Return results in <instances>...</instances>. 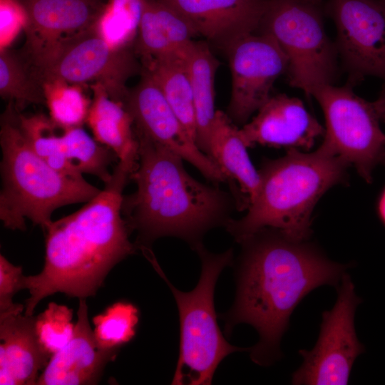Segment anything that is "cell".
Here are the masks:
<instances>
[{"mask_svg":"<svg viewBox=\"0 0 385 385\" xmlns=\"http://www.w3.org/2000/svg\"><path fill=\"white\" fill-rule=\"evenodd\" d=\"M240 244L235 299L221 316L225 332L230 335L240 323L254 327L260 339L250 348V358L269 366L282 354L280 341L298 304L320 286L337 287L348 265L331 261L312 243L293 240L272 228H263Z\"/></svg>","mask_w":385,"mask_h":385,"instance_id":"1","label":"cell"},{"mask_svg":"<svg viewBox=\"0 0 385 385\" xmlns=\"http://www.w3.org/2000/svg\"><path fill=\"white\" fill-rule=\"evenodd\" d=\"M136 166L119 160L96 197L48 226L43 267L37 274L24 277L30 293L25 314L33 315L41 299L56 292L79 299L94 296L112 268L135 253L121 205Z\"/></svg>","mask_w":385,"mask_h":385,"instance_id":"2","label":"cell"},{"mask_svg":"<svg viewBox=\"0 0 385 385\" xmlns=\"http://www.w3.org/2000/svg\"><path fill=\"white\" fill-rule=\"evenodd\" d=\"M138 160L130 180L136 184L131 194L123 195V216L130 232L137 234L138 250L151 249L163 237H175L195 250L205 235L225 227L237 209L230 191L202 183L185 169L183 159L135 132Z\"/></svg>","mask_w":385,"mask_h":385,"instance_id":"3","label":"cell"},{"mask_svg":"<svg viewBox=\"0 0 385 385\" xmlns=\"http://www.w3.org/2000/svg\"><path fill=\"white\" fill-rule=\"evenodd\" d=\"M349 165L320 148L312 153L290 148L282 158L265 160L257 195L243 217L228 221L226 230L239 243L263 228L307 241L315 205L330 188L346 181Z\"/></svg>","mask_w":385,"mask_h":385,"instance_id":"4","label":"cell"},{"mask_svg":"<svg viewBox=\"0 0 385 385\" xmlns=\"http://www.w3.org/2000/svg\"><path fill=\"white\" fill-rule=\"evenodd\" d=\"M0 219L5 227L24 231L26 220L45 232L58 207L87 202L101 190L84 178L66 175L43 160L21 131L17 111L8 106L1 116Z\"/></svg>","mask_w":385,"mask_h":385,"instance_id":"5","label":"cell"},{"mask_svg":"<svg viewBox=\"0 0 385 385\" xmlns=\"http://www.w3.org/2000/svg\"><path fill=\"white\" fill-rule=\"evenodd\" d=\"M195 251L201 260V274L190 292L178 289L168 279L152 250L143 255L170 287L180 321L179 356L171 384L208 385L220 362L236 351L250 348L233 346L223 336L217 321L214 292L218 277L233 262V250L215 254L200 245Z\"/></svg>","mask_w":385,"mask_h":385,"instance_id":"6","label":"cell"},{"mask_svg":"<svg viewBox=\"0 0 385 385\" xmlns=\"http://www.w3.org/2000/svg\"><path fill=\"white\" fill-rule=\"evenodd\" d=\"M349 83L327 84L315 88L313 96L325 118L320 148L353 165L366 182L372 181L374 168L385 161V85L374 101L357 96Z\"/></svg>","mask_w":385,"mask_h":385,"instance_id":"7","label":"cell"},{"mask_svg":"<svg viewBox=\"0 0 385 385\" xmlns=\"http://www.w3.org/2000/svg\"><path fill=\"white\" fill-rule=\"evenodd\" d=\"M259 31L271 35L287 56L289 86L309 97L317 87L334 84L338 53L316 4L270 0Z\"/></svg>","mask_w":385,"mask_h":385,"instance_id":"8","label":"cell"},{"mask_svg":"<svg viewBox=\"0 0 385 385\" xmlns=\"http://www.w3.org/2000/svg\"><path fill=\"white\" fill-rule=\"evenodd\" d=\"M40 80L58 78L70 83L101 84L109 96L123 103L130 78L141 73L133 47L114 48L93 26L62 39L32 67Z\"/></svg>","mask_w":385,"mask_h":385,"instance_id":"9","label":"cell"},{"mask_svg":"<svg viewBox=\"0 0 385 385\" xmlns=\"http://www.w3.org/2000/svg\"><path fill=\"white\" fill-rule=\"evenodd\" d=\"M337 290L334 307L322 313L315 346L309 351H299L303 362L292 374V384H348L354 361L365 351L354 328L355 311L361 300L356 296L354 285L346 272Z\"/></svg>","mask_w":385,"mask_h":385,"instance_id":"10","label":"cell"},{"mask_svg":"<svg viewBox=\"0 0 385 385\" xmlns=\"http://www.w3.org/2000/svg\"><path fill=\"white\" fill-rule=\"evenodd\" d=\"M225 52L231 73L226 113L242 127L272 96L274 82L287 73L288 60L275 39L261 31L236 40Z\"/></svg>","mask_w":385,"mask_h":385,"instance_id":"11","label":"cell"},{"mask_svg":"<svg viewBox=\"0 0 385 385\" xmlns=\"http://www.w3.org/2000/svg\"><path fill=\"white\" fill-rule=\"evenodd\" d=\"M337 29V53L354 86L366 76L385 85V1L329 0Z\"/></svg>","mask_w":385,"mask_h":385,"instance_id":"12","label":"cell"},{"mask_svg":"<svg viewBox=\"0 0 385 385\" xmlns=\"http://www.w3.org/2000/svg\"><path fill=\"white\" fill-rule=\"evenodd\" d=\"M19 127L34 151L51 167L73 178L87 173L104 184L112 177L109 168L115 153L79 127H62L43 113L17 112Z\"/></svg>","mask_w":385,"mask_h":385,"instance_id":"13","label":"cell"},{"mask_svg":"<svg viewBox=\"0 0 385 385\" xmlns=\"http://www.w3.org/2000/svg\"><path fill=\"white\" fill-rule=\"evenodd\" d=\"M123 104L133 119L135 132L147 136L189 162L213 184H227L225 175L198 148L158 84L143 68L140 81L128 90Z\"/></svg>","mask_w":385,"mask_h":385,"instance_id":"14","label":"cell"},{"mask_svg":"<svg viewBox=\"0 0 385 385\" xmlns=\"http://www.w3.org/2000/svg\"><path fill=\"white\" fill-rule=\"evenodd\" d=\"M27 14L21 54L31 66L62 39L93 25L104 4L97 0H19Z\"/></svg>","mask_w":385,"mask_h":385,"instance_id":"15","label":"cell"},{"mask_svg":"<svg viewBox=\"0 0 385 385\" xmlns=\"http://www.w3.org/2000/svg\"><path fill=\"white\" fill-rule=\"evenodd\" d=\"M182 15L198 36L225 51L259 31L270 0H158Z\"/></svg>","mask_w":385,"mask_h":385,"instance_id":"16","label":"cell"},{"mask_svg":"<svg viewBox=\"0 0 385 385\" xmlns=\"http://www.w3.org/2000/svg\"><path fill=\"white\" fill-rule=\"evenodd\" d=\"M325 129L298 98L272 95L250 121L240 128L247 148L257 144L309 150Z\"/></svg>","mask_w":385,"mask_h":385,"instance_id":"17","label":"cell"},{"mask_svg":"<svg viewBox=\"0 0 385 385\" xmlns=\"http://www.w3.org/2000/svg\"><path fill=\"white\" fill-rule=\"evenodd\" d=\"M78 320L68 344L53 354L36 385L97 384L108 363L119 349L104 348L97 342L88 322L86 299H80Z\"/></svg>","mask_w":385,"mask_h":385,"instance_id":"18","label":"cell"},{"mask_svg":"<svg viewBox=\"0 0 385 385\" xmlns=\"http://www.w3.org/2000/svg\"><path fill=\"white\" fill-rule=\"evenodd\" d=\"M0 384L36 385L52 354L41 343L36 317L17 312L0 317Z\"/></svg>","mask_w":385,"mask_h":385,"instance_id":"19","label":"cell"},{"mask_svg":"<svg viewBox=\"0 0 385 385\" xmlns=\"http://www.w3.org/2000/svg\"><path fill=\"white\" fill-rule=\"evenodd\" d=\"M237 126L226 113L217 111L211 128L208 156L228 180L239 211L247 210L260 187L259 171L252 165Z\"/></svg>","mask_w":385,"mask_h":385,"instance_id":"20","label":"cell"},{"mask_svg":"<svg viewBox=\"0 0 385 385\" xmlns=\"http://www.w3.org/2000/svg\"><path fill=\"white\" fill-rule=\"evenodd\" d=\"M198 36L178 11L158 0H143L142 14L133 49L141 65L179 51Z\"/></svg>","mask_w":385,"mask_h":385,"instance_id":"21","label":"cell"},{"mask_svg":"<svg viewBox=\"0 0 385 385\" xmlns=\"http://www.w3.org/2000/svg\"><path fill=\"white\" fill-rule=\"evenodd\" d=\"M93 99L86 123L93 138L111 149L118 160L138 163V141L133 119L120 102L112 99L100 83L89 85Z\"/></svg>","mask_w":385,"mask_h":385,"instance_id":"22","label":"cell"},{"mask_svg":"<svg viewBox=\"0 0 385 385\" xmlns=\"http://www.w3.org/2000/svg\"><path fill=\"white\" fill-rule=\"evenodd\" d=\"M196 117V143L208 155L215 119V79L220 63L205 41H192L185 48Z\"/></svg>","mask_w":385,"mask_h":385,"instance_id":"23","label":"cell"},{"mask_svg":"<svg viewBox=\"0 0 385 385\" xmlns=\"http://www.w3.org/2000/svg\"><path fill=\"white\" fill-rule=\"evenodd\" d=\"M170 53L142 65L159 86L170 106L196 142V117L185 51Z\"/></svg>","mask_w":385,"mask_h":385,"instance_id":"24","label":"cell"},{"mask_svg":"<svg viewBox=\"0 0 385 385\" xmlns=\"http://www.w3.org/2000/svg\"><path fill=\"white\" fill-rule=\"evenodd\" d=\"M0 95L18 111L31 104L45 103L41 80L21 53L0 51Z\"/></svg>","mask_w":385,"mask_h":385,"instance_id":"25","label":"cell"},{"mask_svg":"<svg viewBox=\"0 0 385 385\" xmlns=\"http://www.w3.org/2000/svg\"><path fill=\"white\" fill-rule=\"evenodd\" d=\"M143 0H106L93 26L113 48L133 47Z\"/></svg>","mask_w":385,"mask_h":385,"instance_id":"26","label":"cell"},{"mask_svg":"<svg viewBox=\"0 0 385 385\" xmlns=\"http://www.w3.org/2000/svg\"><path fill=\"white\" fill-rule=\"evenodd\" d=\"M41 81L49 116L56 123L69 128L86 123L92 100L84 91L86 85L58 78H43Z\"/></svg>","mask_w":385,"mask_h":385,"instance_id":"27","label":"cell"},{"mask_svg":"<svg viewBox=\"0 0 385 385\" xmlns=\"http://www.w3.org/2000/svg\"><path fill=\"white\" fill-rule=\"evenodd\" d=\"M139 310L128 302H118L93 319L98 343L104 348H117L129 342L135 335Z\"/></svg>","mask_w":385,"mask_h":385,"instance_id":"28","label":"cell"},{"mask_svg":"<svg viewBox=\"0 0 385 385\" xmlns=\"http://www.w3.org/2000/svg\"><path fill=\"white\" fill-rule=\"evenodd\" d=\"M72 316L71 309L51 302L43 312L36 317V332L40 342L52 356L71 339L74 329Z\"/></svg>","mask_w":385,"mask_h":385,"instance_id":"29","label":"cell"},{"mask_svg":"<svg viewBox=\"0 0 385 385\" xmlns=\"http://www.w3.org/2000/svg\"><path fill=\"white\" fill-rule=\"evenodd\" d=\"M24 277L21 267L0 255V317L23 311L24 306L14 303L13 297L24 289Z\"/></svg>","mask_w":385,"mask_h":385,"instance_id":"30","label":"cell"},{"mask_svg":"<svg viewBox=\"0 0 385 385\" xmlns=\"http://www.w3.org/2000/svg\"><path fill=\"white\" fill-rule=\"evenodd\" d=\"M26 24L27 14L19 0H0V51L9 48Z\"/></svg>","mask_w":385,"mask_h":385,"instance_id":"31","label":"cell"},{"mask_svg":"<svg viewBox=\"0 0 385 385\" xmlns=\"http://www.w3.org/2000/svg\"><path fill=\"white\" fill-rule=\"evenodd\" d=\"M378 213L381 222L385 225V188L384 189L379 200Z\"/></svg>","mask_w":385,"mask_h":385,"instance_id":"32","label":"cell"},{"mask_svg":"<svg viewBox=\"0 0 385 385\" xmlns=\"http://www.w3.org/2000/svg\"><path fill=\"white\" fill-rule=\"evenodd\" d=\"M308 1H310L312 3H314V4H317L318 3L320 0H307Z\"/></svg>","mask_w":385,"mask_h":385,"instance_id":"33","label":"cell"},{"mask_svg":"<svg viewBox=\"0 0 385 385\" xmlns=\"http://www.w3.org/2000/svg\"><path fill=\"white\" fill-rule=\"evenodd\" d=\"M97 1H101V2H103L102 0H97Z\"/></svg>","mask_w":385,"mask_h":385,"instance_id":"34","label":"cell"},{"mask_svg":"<svg viewBox=\"0 0 385 385\" xmlns=\"http://www.w3.org/2000/svg\"><path fill=\"white\" fill-rule=\"evenodd\" d=\"M384 164H385V161H384Z\"/></svg>","mask_w":385,"mask_h":385,"instance_id":"35","label":"cell"},{"mask_svg":"<svg viewBox=\"0 0 385 385\" xmlns=\"http://www.w3.org/2000/svg\"><path fill=\"white\" fill-rule=\"evenodd\" d=\"M384 1H385V0H384Z\"/></svg>","mask_w":385,"mask_h":385,"instance_id":"36","label":"cell"}]
</instances>
